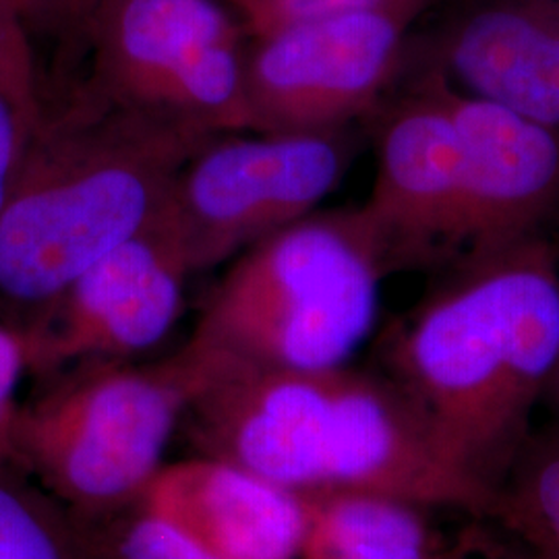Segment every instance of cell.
Returning <instances> with one entry per match:
<instances>
[{
  "label": "cell",
  "instance_id": "obj_1",
  "mask_svg": "<svg viewBox=\"0 0 559 559\" xmlns=\"http://www.w3.org/2000/svg\"><path fill=\"white\" fill-rule=\"evenodd\" d=\"M438 274L385 342L388 376L496 496L559 365L558 245L528 240Z\"/></svg>",
  "mask_w": 559,
  "mask_h": 559
},
{
  "label": "cell",
  "instance_id": "obj_2",
  "mask_svg": "<svg viewBox=\"0 0 559 559\" xmlns=\"http://www.w3.org/2000/svg\"><path fill=\"white\" fill-rule=\"evenodd\" d=\"M214 135L85 83L29 127L0 221V320L27 328L166 205Z\"/></svg>",
  "mask_w": 559,
  "mask_h": 559
},
{
  "label": "cell",
  "instance_id": "obj_3",
  "mask_svg": "<svg viewBox=\"0 0 559 559\" xmlns=\"http://www.w3.org/2000/svg\"><path fill=\"white\" fill-rule=\"evenodd\" d=\"M224 456L295 493L362 491L485 519L493 496L399 381L350 369H255L221 419Z\"/></svg>",
  "mask_w": 559,
  "mask_h": 559
},
{
  "label": "cell",
  "instance_id": "obj_4",
  "mask_svg": "<svg viewBox=\"0 0 559 559\" xmlns=\"http://www.w3.org/2000/svg\"><path fill=\"white\" fill-rule=\"evenodd\" d=\"M388 276L360 207L318 210L228 263L182 348L261 369H338L371 334Z\"/></svg>",
  "mask_w": 559,
  "mask_h": 559
},
{
  "label": "cell",
  "instance_id": "obj_5",
  "mask_svg": "<svg viewBox=\"0 0 559 559\" xmlns=\"http://www.w3.org/2000/svg\"><path fill=\"white\" fill-rule=\"evenodd\" d=\"M179 353L160 365L81 362L21 404L9 464L71 516L108 514L141 498L191 399Z\"/></svg>",
  "mask_w": 559,
  "mask_h": 559
},
{
  "label": "cell",
  "instance_id": "obj_6",
  "mask_svg": "<svg viewBox=\"0 0 559 559\" xmlns=\"http://www.w3.org/2000/svg\"><path fill=\"white\" fill-rule=\"evenodd\" d=\"M245 34L221 0H106L83 36L87 83L210 135L251 131Z\"/></svg>",
  "mask_w": 559,
  "mask_h": 559
},
{
  "label": "cell",
  "instance_id": "obj_7",
  "mask_svg": "<svg viewBox=\"0 0 559 559\" xmlns=\"http://www.w3.org/2000/svg\"><path fill=\"white\" fill-rule=\"evenodd\" d=\"M350 162V129L237 131L205 141L180 168L164 205L193 274L230 263L318 212Z\"/></svg>",
  "mask_w": 559,
  "mask_h": 559
},
{
  "label": "cell",
  "instance_id": "obj_8",
  "mask_svg": "<svg viewBox=\"0 0 559 559\" xmlns=\"http://www.w3.org/2000/svg\"><path fill=\"white\" fill-rule=\"evenodd\" d=\"M413 21L390 11H353L251 38V131H346L373 117L396 90Z\"/></svg>",
  "mask_w": 559,
  "mask_h": 559
},
{
  "label": "cell",
  "instance_id": "obj_9",
  "mask_svg": "<svg viewBox=\"0 0 559 559\" xmlns=\"http://www.w3.org/2000/svg\"><path fill=\"white\" fill-rule=\"evenodd\" d=\"M376 115V177L360 212L392 274L440 272L459 258L462 221V147L445 81L423 69Z\"/></svg>",
  "mask_w": 559,
  "mask_h": 559
},
{
  "label": "cell",
  "instance_id": "obj_10",
  "mask_svg": "<svg viewBox=\"0 0 559 559\" xmlns=\"http://www.w3.org/2000/svg\"><path fill=\"white\" fill-rule=\"evenodd\" d=\"M191 276L182 242L162 207L23 328L32 371L55 373L67 365L129 359L154 348L179 321Z\"/></svg>",
  "mask_w": 559,
  "mask_h": 559
},
{
  "label": "cell",
  "instance_id": "obj_11",
  "mask_svg": "<svg viewBox=\"0 0 559 559\" xmlns=\"http://www.w3.org/2000/svg\"><path fill=\"white\" fill-rule=\"evenodd\" d=\"M445 100L462 147L456 261L528 240L556 239L559 124L464 94L448 81Z\"/></svg>",
  "mask_w": 559,
  "mask_h": 559
},
{
  "label": "cell",
  "instance_id": "obj_12",
  "mask_svg": "<svg viewBox=\"0 0 559 559\" xmlns=\"http://www.w3.org/2000/svg\"><path fill=\"white\" fill-rule=\"evenodd\" d=\"M138 506L222 558L299 556L305 528L299 493L224 460L164 464Z\"/></svg>",
  "mask_w": 559,
  "mask_h": 559
},
{
  "label": "cell",
  "instance_id": "obj_13",
  "mask_svg": "<svg viewBox=\"0 0 559 559\" xmlns=\"http://www.w3.org/2000/svg\"><path fill=\"white\" fill-rule=\"evenodd\" d=\"M427 69L454 90L559 124V0H477Z\"/></svg>",
  "mask_w": 559,
  "mask_h": 559
},
{
  "label": "cell",
  "instance_id": "obj_14",
  "mask_svg": "<svg viewBox=\"0 0 559 559\" xmlns=\"http://www.w3.org/2000/svg\"><path fill=\"white\" fill-rule=\"evenodd\" d=\"M305 528L297 559H441L445 545L427 508L362 491L302 493Z\"/></svg>",
  "mask_w": 559,
  "mask_h": 559
},
{
  "label": "cell",
  "instance_id": "obj_15",
  "mask_svg": "<svg viewBox=\"0 0 559 559\" xmlns=\"http://www.w3.org/2000/svg\"><path fill=\"white\" fill-rule=\"evenodd\" d=\"M485 519L533 559H559V423L531 431Z\"/></svg>",
  "mask_w": 559,
  "mask_h": 559
},
{
  "label": "cell",
  "instance_id": "obj_16",
  "mask_svg": "<svg viewBox=\"0 0 559 559\" xmlns=\"http://www.w3.org/2000/svg\"><path fill=\"white\" fill-rule=\"evenodd\" d=\"M0 559H90L75 519L11 464H0Z\"/></svg>",
  "mask_w": 559,
  "mask_h": 559
},
{
  "label": "cell",
  "instance_id": "obj_17",
  "mask_svg": "<svg viewBox=\"0 0 559 559\" xmlns=\"http://www.w3.org/2000/svg\"><path fill=\"white\" fill-rule=\"evenodd\" d=\"M429 0H233L249 38L299 21L353 11H390L417 20Z\"/></svg>",
  "mask_w": 559,
  "mask_h": 559
},
{
  "label": "cell",
  "instance_id": "obj_18",
  "mask_svg": "<svg viewBox=\"0 0 559 559\" xmlns=\"http://www.w3.org/2000/svg\"><path fill=\"white\" fill-rule=\"evenodd\" d=\"M0 94L17 102L32 117H38L44 104L34 34L23 0H0Z\"/></svg>",
  "mask_w": 559,
  "mask_h": 559
},
{
  "label": "cell",
  "instance_id": "obj_19",
  "mask_svg": "<svg viewBox=\"0 0 559 559\" xmlns=\"http://www.w3.org/2000/svg\"><path fill=\"white\" fill-rule=\"evenodd\" d=\"M106 543L110 559H226L145 510L120 524Z\"/></svg>",
  "mask_w": 559,
  "mask_h": 559
},
{
  "label": "cell",
  "instance_id": "obj_20",
  "mask_svg": "<svg viewBox=\"0 0 559 559\" xmlns=\"http://www.w3.org/2000/svg\"><path fill=\"white\" fill-rule=\"evenodd\" d=\"M32 371L29 340L25 330L0 320V464H9L13 425L20 413L21 381Z\"/></svg>",
  "mask_w": 559,
  "mask_h": 559
},
{
  "label": "cell",
  "instance_id": "obj_21",
  "mask_svg": "<svg viewBox=\"0 0 559 559\" xmlns=\"http://www.w3.org/2000/svg\"><path fill=\"white\" fill-rule=\"evenodd\" d=\"M106 0H23L25 20L32 34L52 40L80 44Z\"/></svg>",
  "mask_w": 559,
  "mask_h": 559
},
{
  "label": "cell",
  "instance_id": "obj_22",
  "mask_svg": "<svg viewBox=\"0 0 559 559\" xmlns=\"http://www.w3.org/2000/svg\"><path fill=\"white\" fill-rule=\"evenodd\" d=\"M34 120L36 117L25 112L17 102L0 94V221Z\"/></svg>",
  "mask_w": 559,
  "mask_h": 559
},
{
  "label": "cell",
  "instance_id": "obj_23",
  "mask_svg": "<svg viewBox=\"0 0 559 559\" xmlns=\"http://www.w3.org/2000/svg\"><path fill=\"white\" fill-rule=\"evenodd\" d=\"M441 559H533L516 540L508 535V540L498 539L489 531L477 524V528L466 531L459 543L445 547Z\"/></svg>",
  "mask_w": 559,
  "mask_h": 559
},
{
  "label": "cell",
  "instance_id": "obj_24",
  "mask_svg": "<svg viewBox=\"0 0 559 559\" xmlns=\"http://www.w3.org/2000/svg\"><path fill=\"white\" fill-rule=\"evenodd\" d=\"M547 392H556L559 396V365L558 369H556V373H554V378L549 381V385H547ZM547 392H545V394H547Z\"/></svg>",
  "mask_w": 559,
  "mask_h": 559
},
{
  "label": "cell",
  "instance_id": "obj_25",
  "mask_svg": "<svg viewBox=\"0 0 559 559\" xmlns=\"http://www.w3.org/2000/svg\"><path fill=\"white\" fill-rule=\"evenodd\" d=\"M554 242H556V245H558V249H559V233H558V235H556V240H554Z\"/></svg>",
  "mask_w": 559,
  "mask_h": 559
}]
</instances>
